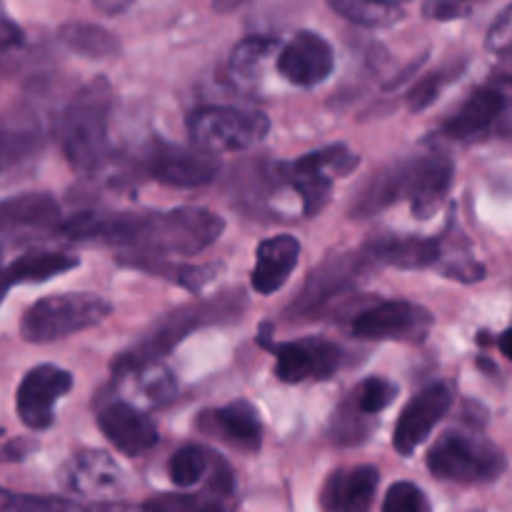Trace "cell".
I'll use <instances>...</instances> for the list:
<instances>
[{
	"mask_svg": "<svg viewBox=\"0 0 512 512\" xmlns=\"http://www.w3.org/2000/svg\"><path fill=\"white\" fill-rule=\"evenodd\" d=\"M225 220L205 208L148 213H80L60 223L70 240H98L130 250L123 258H193L223 235Z\"/></svg>",
	"mask_w": 512,
	"mask_h": 512,
	"instance_id": "6da1fadb",
	"label": "cell"
},
{
	"mask_svg": "<svg viewBox=\"0 0 512 512\" xmlns=\"http://www.w3.org/2000/svg\"><path fill=\"white\" fill-rule=\"evenodd\" d=\"M113 88L105 78L85 83L65 105L58 123L60 148L78 175H93L108 160Z\"/></svg>",
	"mask_w": 512,
	"mask_h": 512,
	"instance_id": "7a4b0ae2",
	"label": "cell"
},
{
	"mask_svg": "<svg viewBox=\"0 0 512 512\" xmlns=\"http://www.w3.org/2000/svg\"><path fill=\"white\" fill-rule=\"evenodd\" d=\"M358 163V153H353L345 143H335L315 153L300 155L293 163L273 165L270 173L280 188L293 190L295 198L300 200V213L305 218H315L323 213L333 195V180L353 173Z\"/></svg>",
	"mask_w": 512,
	"mask_h": 512,
	"instance_id": "3957f363",
	"label": "cell"
},
{
	"mask_svg": "<svg viewBox=\"0 0 512 512\" xmlns=\"http://www.w3.org/2000/svg\"><path fill=\"white\" fill-rule=\"evenodd\" d=\"M110 313H113V305L95 293L45 295L23 313L20 335L25 343H58L103 323Z\"/></svg>",
	"mask_w": 512,
	"mask_h": 512,
	"instance_id": "277c9868",
	"label": "cell"
},
{
	"mask_svg": "<svg viewBox=\"0 0 512 512\" xmlns=\"http://www.w3.org/2000/svg\"><path fill=\"white\" fill-rule=\"evenodd\" d=\"M270 133V120L258 110L233 105H200L188 115L190 143L198 153L223 155L255 148Z\"/></svg>",
	"mask_w": 512,
	"mask_h": 512,
	"instance_id": "5b68a950",
	"label": "cell"
},
{
	"mask_svg": "<svg viewBox=\"0 0 512 512\" xmlns=\"http://www.w3.org/2000/svg\"><path fill=\"white\" fill-rule=\"evenodd\" d=\"M505 453L473 430L440 435L428 453V470L450 483H493L505 473Z\"/></svg>",
	"mask_w": 512,
	"mask_h": 512,
	"instance_id": "8992f818",
	"label": "cell"
},
{
	"mask_svg": "<svg viewBox=\"0 0 512 512\" xmlns=\"http://www.w3.org/2000/svg\"><path fill=\"white\" fill-rule=\"evenodd\" d=\"M140 165L150 178L163 185H173V188H203L213 183L220 173V163L213 155L163 143V140H153L145 148Z\"/></svg>",
	"mask_w": 512,
	"mask_h": 512,
	"instance_id": "52a82bcc",
	"label": "cell"
},
{
	"mask_svg": "<svg viewBox=\"0 0 512 512\" xmlns=\"http://www.w3.org/2000/svg\"><path fill=\"white\" fill-rule=\"evenodd\" d=\"M213 320V313H205L203 308H183L170 313L168 318L160 320L138 345H133L130 350L120 353L118 358L113 360V373L125 375L135 373L140 368H148V365H158L160 358L170 353V350L178 348L195 328L210 323Z\"/></svg>",
	"mask_w": 512,
	"mask_h": 512,
	"instance_id": "ba28073f",
	"label": "cell"
},
{
	"mask_svg": "<svg viewBox=\"0 0 512 512\" xmlns=\"http://www.w3.org/2000/svg\"><path fill=\"white\" fill-rule=\"evenodd\" d=\"M260 345L275 355V360H278L275 375L288 385L305 383V380H328L345 363L343 348L323 338H303L285 345Z\"/></svg>",
	"mask_w": 512,
	"mask_h": 512,
	"instance_id": "9c48e42d",
	"label": "cell"
},
{
	"mask_svg": "<svg viewBox=\"0 0 512 512\" xmlns=\"http://www.w3.org/2000/svg\"><path fill=\"white\" fill-rule=\"evenodd\" d=\"M73 390V375L53 363L35 365L20 380L15 410L30 430H48L55 420V405Z\"/></svg>",
	"mask_w": 512,
	"mask_h": 512,
	"instance_id": "30bf717a",
	"label": "cell"
},
{
	"mask_svg": "<svg viewBox=\"0 0 512 512\" xmlns=\"http://www.w3.org/2000/svg\"><path fill=\"white\" fill-rule=\"evenodd\" d=\"M433 328V315L420 305L408 300H388V303L373 305L355 315L353 330L355 338L363 340H420Z\"/></svg>",
	"mask_w": 512,
	"mask_h": 512,
	"instance_id": "8fae6325",
	"label": "cell"
},
{
	"mask_svg": "<svg viewBox=\"0 0 512 512\" xmlns=\"http://www.w3.org/2000/svg\"><path fill=\"white\" fill-rule=\"evenodd\" d=\"M278 75L295 88H315L335 68V53L323 35L300 30L278 55Z\"/></svg>",
	"mask_w": 512,
	"mask_h": 512,
	"instance_id": "7c38bea8",
	"label": "cell"
},
{
	"mask_svg": "<svg viewBox=\"0 0 512 512\" xmlns=\"http://www.w3.org/2000/svg\"><path fill=\"white\" fill-rule=\"evenodd\" d=\"M453 405V390L448 383H433L420 390L408 408L400 413L398 425H395L393 445L400 455H413L420 445L428 440L435 425L448 415Z\"/></svg>",
	"mask_w": 512,
	"mask_h": 512,
	"instance_id": "4fadbf2b",
	"label": "cell"
},
{
	"mask_svg": "<svg viewBox=\"0 0 512 512\" xmlns=\"http://www.w3.org/2000/svg\"><path fill=\"white\" fill-rule=\"evenodd\" d=\"M65 485L83 498L103 503L125 493V475L103 450H80L65 468Z\"/></svg>",
	"mask_w": 512,
	"mask_h": 512,
	"instance_id": "5bb4252c",
	"label": "cell"
},
{
	"mask_svg": "<svg viewBox=\"0 0 512 512\" xmlns=\"http://www.w3.org/2000/svg\"><path fill=\"white\" fill-rule=\"evenodd\" d=\"M363 265L365 258H335L323 263L315 273H310L303 293H300L298 300L290 305L288 315H293V318H308V315H315L320 308H325L330 300L348 293L350 288H355L358 278L363 275Z\"/></svg>",
	"mask_w": 512,
	"mask_h": 512,
	"instance_id": "9a60e30c",
	"label": "cell"
},
{
	"mask_svg": "<svg viewBox=\"0 0 512 512\" xmlns=\"http://www.w3.org/2000/svg\"><path fill=\"white\" fill-rule=\"evenodd\" d=\"M100 433L123 455L138 458L158 445L160 435L153 420L125 400H113L98 415Z\"/></svg>",
	"mask_w": 512,
	"mask_h": 512,
	"instance_id": "2e32d148",
	"label": "cell"
},
{
	"mask_svg": "<svg viewBox=\"0 0 512 512\" xmlns=\"http://www.w3.org/2000/svg\"><path fill=\"white\" fill-rule=\"evenodd\" d=\"M455 165L450 155L435 153L413 158V178H410V210L418 220H428L443 208L453 188Z\"/></svg>",
	"mask_w": 512,
	"mask_h": 512,
	"instance_id": "e0dca14e",
	"label": "cell"
},
{
	"mask_svg": "<svg viewBox=\"0 0 512 512\" xmlns=\"http://www.w3.org/2000/svg\"><path fill=\"white\" fill-rule=\"evenodd\" d=\"M198 428L210 438L223 440L245 453H255L263 443V423L248 400H233L223 408L205 410L198 418Z\"/></svg>",
	"mask_w": 512,
	"mask_h": 512,
	"instance_id": "ac0fdd59",
	"label": "cell"
},
{
	"mask_svg": "<svg viewBox=\"0 0 512 512\" xmlns=\"http://www.w3.org/2000/svg\"><path fill=\"white\" fill-rule=\"evenodd\" d=\"M370 263L393 265L398 270L433 268L443 258V243L438 238H415V235H380L365 245Z\"/></svg>",
	"mask_w": 512,
	"mask_h": 512,
	"instance_id": "d6986e66",
	"label": "cell"
},
{
	"mask_svg": "<svg viewBox=\"0 0 512 512\" xmlns=\"http://www.w3.org/2000/svg\"><path fill=\"white\" fill-rule=\"evenodd\" d=\"M380 473L373 465L338 470L330 475L320 493L325 512H368L378 490Z\"/></svg>",
	"mask_w": 512,
	"mask_h": 512,
	"instance_id": "ffe728a7",
	"label": "cell"
},
{
	"mask_svg": "<svg viewBox=\"0 0 512 512\" xmlns=\"http://www.w3.org/2000/svg\"><path fill=\"white\" fill-rule=\"evenodd\" d=\"M255 268L250 273L255 293L273 295L288 283L300 258V240L295 235H275L263 240L255 250Z\"/></svg>",
	"mask_w": 512,
	"mask_h": 512,
	"instance_id": "44dd1931",
	"label": "cell"
},
{
	"mask_svg": "<svg viewBox=\"0 0 512 512\" xmlns=\"http://www.w3.org/2000/svg\"><path fill=\"white\" fill-rule=\"evenodd\" d=\"M505 113V93L493 88V85H483L475 90L443 125V133L453 140H470L478 135L488 133L500 115Z\"/></svg>",
	"mask_w": 512,
	"mask_h": 512,
	"instance_id": "7402d4cb",
	"label": "cell"
},
{
	"mask_svg": "<svg viewBox=\"0 0 512 512\" xmlns=\"http://www.w3.org/2000/svg\"><path fill=\"white\" fill-rule=\"evenodd\" d=\"M410 178H413V160H403V163L383 168L360 190L353 208H350V215L365 220L383 213L385 208H390V205H395L400 198L410 193Z\"/></svg>",
	"mask_w": 512,
	"mask_h": 512,
	"instance_id": "603a6c76",
	"label": "cell"
},
{
	"mask_svg": "<svg viewBox=\"0 0 512 512\" xmlns=\"http://www.w3.org/2000/svg\"><path fill=\"white\" fill-rule=\"evenodd\" d=\"M60 220V205L50 193H23L0 200V233L50 228Z\"/></svg>",
	"mask_w": 512,
	"mask_h": 512,
	"instance_id": "cb8c5ba5",
	"label": "cell"
},
{
	"mask_svg": "<svg viewBox=\"0 0 512 512\" xmlns=\"http://www.w3.org/2000/svg\"><path fill=\"white\" fill-rule=\"evenodd\" d=\"M43 145V130L33 118L5 115L0 118V173L18 168Z\"/></svg>",
	"mask_w": 512,
	"mask_h": 512,
	"instance_id": "d4e9b609",
	"label": "cell"
},
{
	"mask_svg": "<svg viewBox=\"0 0 512 512\" xmlns=\"http://www.w3.org/2000/svg\"><path fill=\"white\" fill-rule=\"evenodd\" d=\"M60 45H65L73 53L85 55V58H113V55L120 53V40L115 38L110 30L100 28V25L93 23H65L63 28L58 30Z\"/></svg>",
	"mask_w": 512,
	"mask_h": 512,
	"instance_id": "484cf974",
	"label": "cell"
},
{
	"mask_svg": "<svg viewBox=\"0 0 512 512\" xmlns=\"http://www.w3.org/2000/svg\"><path fill=\"white\" fill-rule=\"evenodd\" d=\"M218 463L220 455H215L213 450L203 448V445H183L170 458L168 473L178 488H193V485L203 483L208 475H213Z\"/></svg>",
	"mask_w": 512,
	"mask_h": 512,
	"instance_id": "4316f807",
	"label": "cell"
},
{
	"mask_svg": "<svg viewBox=\"0 0 512 512\" xmlns=\"http://www.w3.org/2000/svg\"><path fill=\"white\" fill-rule=\"evenodd\" d=\"M0 512H120L105 503H73L63 498H48V495L13 493L0 488Z\"/></svg>",
	"mask_w": 512,
	"mask_h": 512,
	"instance_id": "83f0119b",
	"label": "cell"
},
{
	"mask_svg": "<svg viewBox=\"0 0 512 512\" xmlns=\"http://www.w3.org/2000/svg\"><path fill=\"white\" fill-rule=\"evenodd\" d=\"M78 268V258L68 253H30L15 260L8 268L15 285L20 283H45V280L63 275Z\"/></svg>",
	"mask_w": 512,
	"mask_h": 512,
	"instance_id": "f1b7e54d",
	"label": "cell"
},
{
	"mask_svg": "<svg viewBox=\"0 0 512 512\" xmlns=\"http://www.w3.org/2000/svg\"><path fill=\"white\" fill-rule=\"evenodd\" d=\"M330 8L345 20L363 28H388L403 20V8L395 3H363V0H330Z\"/></svg>",
	"mask_w": 512,
	"mask_h": 512,
	"instance_id": "f546056e",
	"label": "cell"
},
{
	"mask_svg": "<svg viewBox=\"0 0 512 512\" xmlns=\"http://www.w3.org/2000/svg\"><path fill=\"white\" fill-rule=\"evenodd\" d=\"M275 40L273 38H245L230 50V70L238 80H255L260 75L265 60L273 55Z\"/></svg>",
	"mask_w": 512,
	"mask_h": 512,
	"instance_id": "4dcf8cb0",
	"label": "cell"
},
{
	"mask_svg": "<svg viewBox=\"0 0 512 512\" xmlns=\"http://www.w3.org/2000/svg\"><path fill=\"white\" fill-rule=\"evenodd\" d=\"M120 378H130L138 388V395L148 405H163L175 395V378L160 365H148L135 373H125Z\"/></svg>",
	"mask_w": 512,
	"mask_h": 512,
	"instance_id": "1f68e13d",
	"label": "cell"
},
{
	"mask_svg": "<svg viewBox=\"0 0 512 512\" xmlns=\"http://www.w3.org/2000/svg\"><path fill=\"white\" fill-rule=\"evenodd\" d=\"M143 512H230L218 495H155Z\"/></svg>",
	"mask_w": 512,
	"mask_h": 512,
	"instance_id": "d6a6232c",
	"label": "cell"
},
{
	"mask_svg": "<svg viewBox=\"0 0 512 512\" xmlns=\"http://www.w3.org/2000/svg\"><path fill=\"white\" fill-rule=\"evenodd\" d=\"M395 398H398V385L385 378H368L363 380V385L355 390V398L350 400H355V408L360 415H378Z\"/></svg>",
	"mask_w": 512,
	"mask_h": 512,
	"instance_id": "836d02e7",
	"label": "cell"
},
{
	"mask_svg": "<svg viewBox=\"0 0 512 512\" xmlns=\"http://www.w3.org/2000/svg\"><path fill=\"white\" fill-rule=\"evenodd\" d=\"M383 512H433V508L418 485L403 480L385 493Z\"/></svg>",
	"mask_w": 512,
	"mask_h": 512,
	"instance_id": "e575fe53",
	"label": "cell"
},
{
	"mask_svg": "<svg viewBox=\"0 0 512 512\" xmlns=\"http://www.w3.org/2000/svg\"><path fill=\"white\" fill-rule=\"evenodd\" d=\"M448 83H450V80H448V73H445V70H440V73L425 75L423 80H418V83L410 88L408 108L413 110V113H420V110L430 108V105L435 103V98L443 93V88Z\"/></svg>",
	"mask_w": 512,
	"mask_h": 512,
	"instance_id": "d590c367",
	"label": "cell"
},
{
	"mask_svg": "<svg viewBox=\"0 0 512 512\" xmlns=\"http://www.w3.org/2000/svg\"><path fill=\"white\" fill-rule=\"evenodd\" d=\"M368 433H370V428L363 423V420H360L358 408H355V413H353V408H350V403H348L338 410V415H335V420H333V435L338 443H343V445L363 443V438Z\"/></svg>",
	"mask_w": 512,
	"mask_h": 512,
	"instance_id": "8d00e7d4",
	"label": "cell"
},
{
	"mask_svg": "<svg viewBox=\"0 0 512 512\" xmlns=\"http://www.w3.org/2000/svg\"><path fill=\"white\" fill-rule=\"evenodd\" d=\"M512 8H508L500 13V18L495 20L493 28H490L488 33V43H485V48L490 50V53H498V55H508L510 53V45H512Z\"/></svg>",
	"mask_w": 512,
	"mask_h": 512,
	"instance_id": "74e56055",
	"label": "cell"
},
{
	"mask_svg": "<svg viewBox=\"0 0 512 512\" xmlns=\"http://www.w3.org/2000/svg\"><path fill=\"white\" fill-rule=\"evenodd\" d=\"M473 13L470 3H455V0H430L423 5V15L430 20H458Z\"/></svg>",
	"mask_w": 512,
	"mask_h": 512,
	"instance_id": "f35d334b",
	"label": "cell"
},
{
	"mask_svg": "<svg viewBox=\"0 0 512 512\" xmlns=\"http://www.w3.org/2000/svg\"><path fill=\"white\" fill-rule=\"evenodd\" d=\"M445 275L460 280V283H478V280H483L485 270L483 265H478L475 260H458V263H453L450 268H445Z\"/></svg>",
	"mask_w": 512,
	"mask_h": 512,
	"instance_id": "ab89813d",
	"label": "cell"
},
{
	"mask_svg": "<svg viewBox=\"0 0 512 512\" xmlns=\"http://www.w3.org/2000/svg\"><path fill=\"white\" fill-rule=\"evenodd\" d=\"M13 285H15V280L10 278L8 270H0V305H3L5 295H8V290L13 288Z\"/></svg>",
	"mask_w": 512,
	"mask_h": 512,
	"instance_id": "60d3db41",
	"label": "cell"
},
{
	"mask_svg": "<svg viewBox=\"0 0 512 512\" xmlns=\"http://www.w3.org/2000/svg\"><path fill=\"white\" fill-rule=\"evenodd\" d=\"M95 8L100 10V13H108V15H115V13H123L125 8H128V3H95Z\"/></svg>",
	"mask_w": 512,
	"mask_h": 512,
	"instance_id": "b9f144b4",
	"label": "cell"
},
{
	"mask_svg": "<svg viewBox=\"0 0 512 512\" xmlns=\"http://www.w3.org/2000/svg\"><path fill=\"white\" fill-rule=\"evenodd\" d=\"M0 260H3V248H0Z\"/></svg>",
	"mask_w": 512,
	"mask_h": 512,
	"instance_id": "7bdbcfd3",
	"label": "cell"
}]
</instances>
